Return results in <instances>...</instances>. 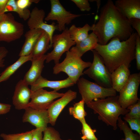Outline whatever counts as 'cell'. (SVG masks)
Wrapping results in <instances>:
<instances>
[{"label":"cell","instance_id":"cell-11","mask_svg":"<svg viewBox=\"0 0 140 140\" xmlns=\"http://www.w3.org/2000/svg\"><path fill=\"white\" fill-rule=\"evenodd\" d=\"M64 94L55 90L48 91L43 88L32 91L29 107L36 110H47L55 99L62 97Z\"/></svg>","mask_w":140,"mask_h":140},{"label":"cell","instance_id":"cell-37","mask_svg":"<svg viewBox=\"0 0 140 140\" xmlns=\"http://www.w3.org/2000/svg\"><path fill=\"white\" fill-rule=\"evenodd\" d=\"M8 53V51L5 47L3 46L0 47V68L5 66L4 58L7 55Z\"/></svg>","mask_w":140,"mask_h":140},{"label":"cell","instance_id":"cell-27","mask_svg":"<svg viewBox=\"0 0 140 140\" xmlns=\"http://www.w3.org/2000/svg\"><path fill=\"white\" fill-rule=\"evenodd\" d=\"M85 104L84 101L82 99L74 104L73 107H70L69 109L70 114L80 121L85 119L87 115L84 109Z\"/></svg>","mask_w":140,"mask_h":140},{"label":"cell","instance_id":"cell-33","mask_svg":"<svg viewBox=\"0 0 140 140\" xmlns=\"http://www.w3.org/2000/svg\"><path fill=\"white\" fill-rule=\"evenodd\" d=\"M82 11H89L91 9L88 0H71Z\"/></svg>","mask_w":140,"mask_h":140},{"label":"cell","instance_id":"cell-21","mask_svg":"<svg viewBox=\"0 0 140 140\" xmlns=\"http://www.w3.org/2000/svg\"><path fill=\"white\" fill-rule=\"evenodd\" d=\"M98 43L97 38L93 32L89 34L88 36L82 41L76 44L71 50L79 57H81L87 52L94 50L96 45Z\"/></svg>","mask_w":140,"mask_h":140},{"label":"cell","instance_id":"cell-35","mask_svg":"<svg viewBox=\"0 0 140 140\" xmlns=\"http://www.w3.org/2000/svg\"><path fill=\"white\" fill-rule=\"evenodd\" d=\"M39 0H18L16 1L17 6L20 8L25 9L30 6L33 3H37L40 1Z\"/></svg>","mask_w":140,"mask_h":140},{"label":"cell","instance_id":"cell-24","mask_svg":"<svg viewBox=\"0 0 140 140\" xmlns=\"http://www.w3.org/2000/svg\"><path fill=\"white\" fill-rule=\"evenodd\" d=\"M91 26L88 24L82 27H78L73 24L68 29V31L71 38L76 44L87 37L89 34L88 32L91 30Z\"/></svg>","mask_w":140,"mask_h":140},{"label":"cell","instance_id":"cell-44","mask_svg":"<svg viewBox=\"0 0 140 140\" xmlns=\"http://www.w3.org/2000/svg\"><path fill=\"white\" fill-rule=\"evenodd\" d=\"M0 75H1V74H0Z\"/></svg>","mask_w":140,"mask_h":140},{"label":"cell","instance_id":"cell-25","mask_svg":"<svg viewBox=\"0 0 140 140\" xmlns=\"http://www.w3.org/2000/svg\"><path fill=\"white\" fill-rule=\"evenodd\" d=\"M117 122V125L123 131L124 136V138L120 140H140V135L137 133H133L127 122L122 120L121 116L118 117Z\"/></svg>","mask_w":140,"mask_h":140},{"label":"cell","instance_id":"cell-7","mask_svg":"<svg viewBox=\"0 0 140 140\" xmlns=\"http://www.w3.org/2000/svg\"><path fill=\"white\" fill-rule=\"evenodd\" d=\"M75 44L71 37L68 29L66 28L61 33L53 36L51 45L53 49L46 54V62L53 60L55 64L59 63L62 54L69 51L71 47Z\"/></svg>","mask_w":140,"mask_h":140},{"label":"cell","instance_id":"cell-39","mask_svg":"<svg viewBox=\"0 0 140 140\" xmlns=\"http://www.w3.org/2000/svg\"><path fill=\"white\" fill-rule=\"evenodd\" d=\"M10 104L0 103V115L6 114L9 112L11 109Z\"/></svg>","mask_w":140,"mask_h":140},{"label":"cell","instance_id":"cell-8","mask_svg":"<svg viewBox=\"0 0 140 140\" xmlns=\"http://www.w3.org/2000/svg\"><path fill=\"white\" fill-rule=\"evenodd\" d=\"M140 83V73L130 75L127 82L119 92L118 101L121 107L127 109L140 100L137 95Z\"/></svg>","mask_w":140,"mask_h":140},{"label":"cell","instance_id":"cell-28","mask_svg":"<svg viewBox=\"0 0 140 140\" xmlns=\"http://www.w3.org/2000/svg\"><path fill=\"white\" fill-rule=\"evenodd\" d=\"M82 125L81 132L82 135L81 138L82 140H98L95 135L96 129H92L84 119L80 121Z\"/></svg>","mask_w":140,"mask_h":140},{"label":"cell","instance_id":"cell-31","mask_svg":"<svg viewBox=\"0 0 140 140\" xmlns=\"http://www.w3.org/2000/svg\"><path fill=\"white\" fill-rule=\"evenodd\" d=\"M43 132L42 140H63L58 131L52 127H47Z\"/></svg>","mask_w":140,"mask_h":140},{"label":"cell","instance_id":"cell-5","mask_svg":"<svg viewBox=\"0 0 140 140\" xmlns=\"http://www.w3.org/2000/svg\"><path fill=\"white\" fill-rule=\"evenodd\" d=\"M77 83L82 99L86 104L95 99L117 95L116 92L112 88L102 87L83 77L80 78Z\"/></svg>","mask_w":140,"mask_h":140},{"label":"cell","instance_id":"cell-13","mask_svg":"<svg viewBox=\"0 0 140 140\" xmlns=\"http://www.w3.org/2000/svg\"><path fill=\"white\" fill-rule=\"evenodd\" d=\"M25 110L22 117L23 122H29L37 128L42 129L43 131L47 127L50 119L47 110H36L30 107Z\"/></svg>","mask_w":140,"mask_h":140},{"label":"cell","instance_id":"cell-15","mask_svg":"<svg viewBox=\"0 0 140 140\" xmlns=\"http://www.w3.org/2000/svg\"><path fill=\"white\" fill-rule=\"evenodd\" d=\"M32 92L28 85L23 80L17 83L12 97L13 104L16 109H25L29 107Z\"/></svg>","mask_w":140,"mask_h":140},{"label":"cell","instance_id":"cell-12","mask_svg":"<svg viewBox=\"0 0 140 140\" xmlns=\"http://www.w3.org/2000/svg\"><path fill=\"white\" fill-rule=\"evenodd\" d=\"M45 12L42 9L34 7L31 12L30 17L28 19L27 24L30 29H39L47 33L51 40L50 45L52 47L51 41L54 31L57 30V26L53 23L51 24L45 23L44 21Z\"/></svg>","mask_w":140,"mask_h":140},{"label":"cell","instance_id":"cell-17","mask_svg":"<svg viewBox=\"0 0 140 140\" xmlns=\"http://www.w3.org/2000/svg\"><path fill=\"white\" fill-rule=\"evenodd\" d=\"M75 84L69 77L62 80H48L41 76L31 86V90L33 91L44 87H48L56 91L64 88H67Z\"/></svg>","mask_w":140,"mask_h":140},{"label":"cell","instance_id":"cell-10","mask_svg":"<svg viewBox=\"0 0 140 140\" xmlns=\"http://www.w3.org/2000/svg\"><path fill=\"white\" fill-rule=\"evenodd\" d=\"M51 10L45 18L46 21L56 20L57 30L63 31L66 29L65 25L69 24L72 21L82 15L76 14L67 11L58 0H51Z\"/></svg>","mask_w":140,"mask_h":140},{"label":"cell","instance_id":"cell-34","mask_svg":"<svg viewBox=\"0 0 140 140\" xmlns=\"http://www.w3.org/2000/svg\"><path fill=\"white\" fill-rule=\"evenodd\" d=\"M135 59H136V67L140 70V36L137 34L136 39Z\"/></svg>","mask_w":140,"mask_h":140},{"label":"cell","instance_id":"cell-30","mask_svg":"<svg viewBox=\"0 0 140 140\" xmlns=\"http://www.w3.org/2000/svg\"><path fill=\"white\" fill-rule=\"evenodd\" d=\"M127 109L130 111L124 117L128 118H140V99L136 103L128 107Z\"/></svg>","mask_w":140,"mask_h":140},{"label":"cell","instance_id":"cell-16","mask_svg":"<svg viewBox=\"0 0 140 140\" xmlns=\"http://www.w3.org/2000/svg\"><path fill=\"white\" fill-rule=\"evenodd\" d=\"M114 5L128 20L132 18L140 19V0H117Z\"/></svg>","mask_w":140,"mask_h":140},{"label":"cell","instance_id":"cell-22","mask_svg":"<svg viewBox=\"0 0 140 140\" xmlns=\"http://www.w3.org/2000/svg\"><path fill=\"white\" fill-rule=\"evenodd\" d=\"M51 40L48 33L44 31L37 41L31 53L32 58L39 57L44 55L51 47Z\"/></svg>","mask_w":140,"mask_h":140},{"label":"cell","instance_id":"cell-38","mask_svg":"<svg viewBox=\"0 0 140 140\" xmlns=\"http://www.w3.org/2000/svg\"><path fill=\"white\" fill-rule=\"evenodd\" d=\"M43 131V130L40 128H36L34 129L31 140H42Z\"/></svg>","mask_w":140,"mask_h":140},{"label":"cell","instance_id":"cell-23","mask_svg":"<svg viewBox=\"0 0 140 140\" xmlns=\"http://www.w3.org/2000/svg\"><path fill=\"white\" fill-rule=\"evenodd\" d=\"M32 58L31 54L25 56H20L15 63L8 67L0 75V83L8 80L10 77L23 64L31 61Z\"/></svg>","mask_w":140,"mask_h":140},{"label":"cell","instance_id":"cell-32","mask_svg":"<svg viewBox=\"0 0 140 140\" xmlns=\"http://www.w3.org/2000/svg\"><path fill=\"white\" fill-rule=\"evenodd\" d=\"M123 118L128 123L132 130L136 131L140 135V118H128L125 117Z\"/></svg>","mask_w":140,"mask_h":140},{"label":"cell","instance_id":"cell-20","mask_svg":"<svg viewBox=\"0 0 140 140\" xmlns=\"http://www.w3.org/2000/svg\"><path fill=\"white\" fill-rule=\"evenodd\" d=\"M44 30L39 29H30L25 34V41L20 52V56L27 55L32 53L38 38Z\"/></svg>","mask_w":140,"mask_h":140},{"label":"cell","instance_id":"cell-42","mask_svg":"<svg viewBox=\"0 0 140 140\" xmlns=\"http://www.w3.org/2000/svg\"><path fill=\"white\" fill-rule=\"evenodd\" d=\"M6 15L5 13L1 14H0V22H2L5 18Z\"/></svg>","mask_w":140,"mask_h":140},{"label":"cell","instance_id":"cell-18","mask_svg":"<svg viewBox=\"0 0 140 140\" xmlns=\"http://www.w3.org/2000/svg\"><path fill=\"white\" fill-rule=\"evenodd\" d=\"M46 57V54H45L39 58H32L31 66L23 80L28 85H32L41 76Z\"/></svg>","mask_w":140,"mask_h":140},{"label":"cell","instance_id":"cell-14","mask_svg":"<svg viewBox=\"0 0 140 140\" xmlns=\"http://www.w3.org/2000/svg\"><path fill=\"white\" fill-rule=\"evenodd\" d=\"M77 94L76 92L69 90L60 99L54 101L50 105L47 110L50 123L52 125H55L60 113L69 102L76 97Z\"/></svg>","mask_w":140,"mask_h":140},{"label":"cell","instance_id":"cell-26","mask_svg":"<svg viewBox=\"0 0 140 140\" xmlns=\"http://www.w3.org/2000/svg\"><path fill=\"white\" fill-rule=\"evenodd\" d=\"M11 11L16 12L20 18L25 20L29 19L31 13V12L29 9H22L19 8L17 5L16 1L15 0H8L4 13Z\"/></svg>","mask_w":140,"mask_h":140},{"label":"cell","instance_id":"cell-6","mask_svg":"<svg viewBox=\"0 0 140 140\" xmlns=\"http://www.w3.org/2000/svg\"><path fill=\"white\" fill-rule=\"evenodd\" d=\"M93 62L89 68L83 72L93 79L98 85L106 88L112 87L111 74L104 64L99 54L94 50Z\"/></svg>","mask_w":140,"mask_h":140},{"label":"cell","instance_id":"cell-40","mask_svg":"<svg viewBox=\"0 0 140 140\" xmlns=\"http://www.w3.org/2000/svg\"><path fill=\"white\" fill-rule=\"evenodd\" d=\"M8 0H0V14L5 13L4 11Z\"/></svg>","mask_w":140,"mask_h":140},{"label":"cell","instance_id":"cell-19","mask_svg":"<svg viewBox=\"0 0 140 140\" xmlns=\"http://www.w3.org/2000/svg\"><path fill=\"white\" fill-rule=\"evenodd\" d=\"M131 74L129 67L122 65L111 74L112 88L119 92L125 85Z\"/></svg>","mask_w":140,"mask_h":140},{"label":"cell","instance_id":"cell-2","mask_svg":"<svg viewBox=\"0 0 140 140\" xmlns=\"http://www.w3.org/2000/svg\"><path fill=\"white\" fill-rule=\"evenodd\" d=\"M137 34L134 31L127 40L121 41L117 37L112 38L108 44H97L94 50L102 58L104 64L110 73L120 66L129 67L135 59L136 39Z\"/></svg>","mask_w":140,"mask_h":140},{"label":"cell","instance_id":"cell-1","mask_svg":"<svg viewBox=\"0 0 140 140\" xmlns=\"http://www.w3.org/2000/svg\"><path fill=\"white\" fill-rule=\"evenodd\" d=\"M91 27V30L101 45L107 44L115 37L121 41L126 40L133 32L129 20L119 11L111 0H108L101 8L98 21Z\"/></svg>","mask_w":140,"mask_h":140},{"label":"cell","instance_id":"cell-41","mask_svg":"<svg viewBox=\"0 0 140 140\" xmlns=\"http://www.w3.org/2000/svg\"><path fill=\"white\" fill-rule=\"evenodd\" d=\"M90 1V2H93L95 1L97 3V11H98V10L99 9V7L100 6V4H101V0H89Z\"/></svg>","mask_w":140,"mask_h":140},{"label":"cell","instance_id":"cell-9","mask_svg":"<svg viewBox=\"0 0 140 140\" xmlns=\"http://www.w3.org/2000/svg\"><path fill=\"white\" fill-rule=\"evenodd\" d=\"M24 31L23 24L16 20L12 14H6L5 18L0 22V41L10 43L17 40Z\"/></svg>","mask_w":140,"mask_h":140},{"label":"cell","instance_id":"cell-36","mask_svg":"<svg viewBox=\"0 0 140 140\" xmlns=\"http://www.w3.org/2000/svg\"><path fill=\"white\" fill-rule=\"evenodd\" d=\"M132 28L135 29L140 36V19L132 18L129 20Z\"/></svg>","mask_w":140,"mask_h":140},{"label":"cell","instance_id":"cell-29","mask_svg":"<svg viewBox=\"0 0 140 140\" xmlns=\"http://www.w3.org/2000/svg\"><path fill=\"white\" fill-rule=\"evenodd\" d=\"M33 129L25 132L17 134H1V137L3 140H31Z\"/></svg>","mask_w":140,"mask_h":140},{"label":"cell","instance_id":"cell-3","mask_svg":"<svg viewBox=\"0 0 140 140\" xmlns=\"http://www.w3.org/2000/svg\"><path fill=\"white\" fill-rule=\"evenodd\" d=\"M118 97V95H116L103 99H97L86 104L93 110L94 114H98L99 120L113 127L114 130L117 128V120L120 115H125L130 111L120 106Z\"/></svg>","mask_w":140,"mask_h":140},{"label":"cell","instance_id":"cell-4","mask_svg":"<svg viewBox=\"0 0 140 140\" xmlns=\"http://www.w3.org/2000/svg\"><path fill=\"white\" fill-rule=\"evenodd\" d=\"M66 56L61 63L55 64L53 68V73L57 74L61 72L66 73L75 84L83 74V71L89 67L92 62L83 61L71 49L66 53Z\"/></svg>","mask_w":140,"mask_h":140},{"label":"cell","instance_id":"cell-43","mask_svg":"<svg viewBox=\"0 0 140 140\" xmlns=\"http://www.w3.org/2000/svg\"><path fill=\"white\" fill-rule=\"evenodd\" d=\"M66 140H72V139H68Z\"/></svg>","mask_w":140,"mask_h":140}]
</instances>
